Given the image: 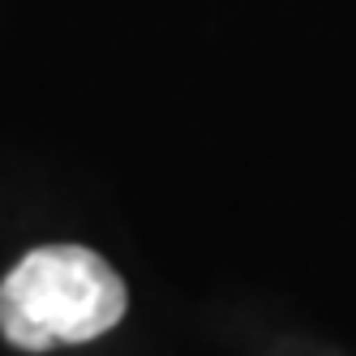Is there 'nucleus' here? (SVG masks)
<instances>
[{
	"instance_id": "obj_1",
	"label": "nucleus",
	"mask_w": 356,
	"mask_h": 356,
	"mask_svg": "<svg viewBox=\"0 0 356 356\" xmlns=\"http://www.w3.org/2000/svg\"><path fill=\"white\" fill-rule=\"evenodd\" d=\"M124 279L86 245H43L0 284V335L22 352L90 343L124 318Z\"/></svg>"
}]
</instances>
